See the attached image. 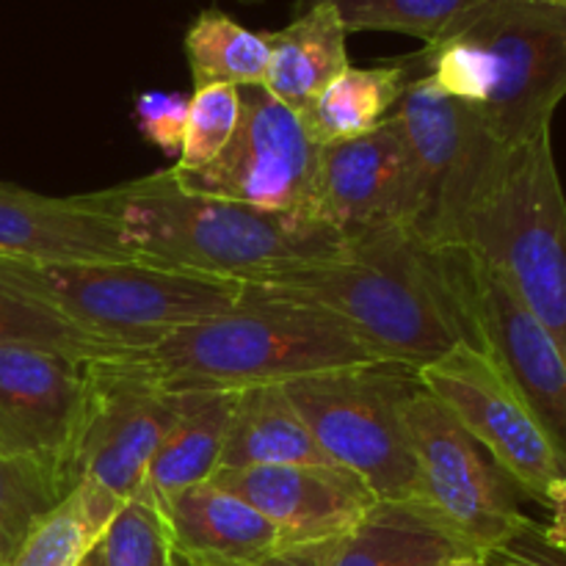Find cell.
<instances>
[{
	"instance_id": "15",
	"label": "cell",
	"mask_w": 566,
	"mask_h": 566,
	"mask_svg": "<svg viewBox=\"0 0 566 566\" xmlns=\"http://www.w3.org/2000/svg\"><path fill=\"white\" fill-rule=\"evenodd\" d=\"M210 481L258 509L285 547L337 542L379 503L357 473L337 464L219 470Z\"/></svg>"
},
{
	"instance_id": "33",
	"label": "cell",
	"mask_w": 566,
	"mask_h": 566,
	"mask_svg": "<svg viewBox=\"0 0 566 566\" xmlns=\"http://www.w3.org/2000/svg\"><path fill=\"white\" fill-rule=\"evenodd\" d=\"M332 545V542H329ZM329 545H296V547H282L280 553H274V556L263 558V562L258 564H249V566H321L324 564V556L326 551H329ZM175 558V556H171ZM175 566H188L182 562H177L175 558Z\"/></svg>"
},
{
	"instance_id": "8",
	"label": "cell",
	"mask_w": 566,
	"mask_h": 566,
	"mask_svg": "<svg viewBox=\"0 0 566 566\" xmlns=\"http://www.w3.org/2000/svg\"><path fill=\"white\" fill-rule=\"evenodd\" d=\"M418 497L470 553L501 556L534 531L514 486L479 440L418 381L403 398Z\"/></svg>"
},
{
	"instance_id": "14",
	"label": "cell",
	"mask_w": 566,
	"mask_h": 566,
	"mask_svg": "<svg viewBox=\"0 0 566 566\" xmlns=\"http://www.w3.org/2000/svg\"><path fill=\"white\" fill-rule=\"evenodd\" d=\"M86 387L88 359L25 343L0 348V453L48 468L66 495Z\"/></svg>"
},
{
	"instance_id": "11",
	"label": "cell",
	"mask_w": 566,
	"mask_h": 566,
	"mask_svg": "<svg viewBox=\"0 0 566 566\" xmlns=\"http://www.w3.org/2000/svg\"><path fill=\"white\" fill-rule=\"evenodd\" d=\"M191 396H171L88 363V387L72 446L66 481L77 490L88 520L105 534L111 520L142 486L147 464L186 412Z\"/></svg>"
},
{
	"instance_id": "1",
	"label": "cell",
	"mask_w": 566,
	"mask_h": 566,
	"mask_svg": "<svg viewBox=\"0 0 566 566\" xmlns=\"http://www.w3.org/2000/svg\"><path fill=\"white\" fill-rule=\"evenodd\" d=\"M243 296L315 310L352 332L379 363L412 370L462 340L431 249L407 230L357 235L337 258L254 276L243 282Z\"/></svg>"
},
{
	"instance_id": "17",
	"label": "cell",
	"mask_w": 566,
	"mask_h": 566,
	"mask_svg": "<svg viewBox=\"0 0 566 566\" xmlns=\"http://www.w3.org/2000/svg\"><path fill=\"white\" fill-rule=\"evenodd\" d=\"M0 258L42 265L138 260L119 227L75 197H44L11 182H0Z\"/></svg>"
},
{
	"instance_id": "10",
	"label": "cell",
	"mask_w": 566,
	"mask_h": 566,
	"mask_svg": "<svg viewBox=\"0 0 566 566\" xmlns=\"http://www.w3.org/2000/svg\"><path fill=\"white\" fill-rule=\"evenodd\" d=\"M464 343L484 352L566 459V359L501 271L470 247H429Z\"/></svg>"
},
{
	"instance_id": "12",
	"label": "cell",
	"mask_w": 566,
	"mask_h": 566,
	"mask_svg": "<svg viewBox=\"0 0 566 566\" xmlns=\"http://www.w3.org/2000/svg\"><path fill=\"white\" fill-rule=\"evenodd\" d=\"M241 119L219 158L193 171L171 166L182 191L315 219L324 149L310 142L296 111L265 86H241Z\"/></svg>"
},
{
	"instance_id": "3",
	"label": "cell",
	"mask_w": 566,
	"mask_h": 566,
	"mask_svg": "<svg viewBox=\"0 0 566 566\" xmlns=\"http://www.w3.org/2000/svg\"><path fill=\"white\" fill-rule=\"evenodd\" d=\"M116 374L171 396L287 385L379 359L326 315L265 298L193 321L138 352L99 359Z\"/></svg>"
},
{
	"instance_id": "24",
	"label": "cell",
	"mask_w": 566,
	"mask_h": 566,
	"mask_svg": "<svg viewBox=\"0 0 566 566\" xmlns=\"http://www.w3.org/2000/svg\"><path fill=\"white\" fill-rule=\"evenodd\" d=\"M193 92L205 86H263L269 72L265 33L238 25L219 9H205L186 31Z\"/></svg>"
},
{
	"instance_id": "4",
	"label": "cell",
	"mask_w": 566,
	"mask_h": 566,
	"mask_svg": "<svg viewBox=\"0 0 566 566\" xmlns=\"http://www.w3.org/2000/svg\"><path fill=\"white\" fill-rule=\"evenodd\" d=\"M412 64L492 142L520 147L551 130L566 97V0H481Z\"/></svg>"
},
{
	"instance_id": "5",
	"label": "cell",
	"mask_w": 566,
	"mask_h": 566,
	"mask_svg": "<svg viewBox=\"0 0 566 566\" xmlns=\"http://www.w3.org/2000/svg\"><path fill=\"white\" fill-rule=\"evenodd\" d=\"M0 276L75 329L127 352L153 346L180 326L243 302L241 282L147 260L42 265L0 258Z\"/></svg>"
},
{
	"instance_id": "20",
	"label": "cell",
	"mask_w": 566,
	"mask_h": 566,
	"mask_svg": "<svg viewBox=\"0 0 566 566\" xmlns=\"http://www.w3.org/2000/svg\"><path fill=\"white\" fill-rule=\"evenodd\" d=\"M348 31L337 11L310 3L293 22L265 33L269 72L263 86L280 103L302 114L348 64Z\"/></svg>"
},
{
	"instance_id": "36",
	"label": "cell",
	"mask_w": 566,
	"mask_h": 566,
	"mask_svg": "<svg viewBox=\"0 0 566 566\" xmlns=\"http://www.w3.org/2000/svg\"><path fill=\"white\" fill-rule=\"evenodd\" d=\"M241 3H260V0H241Z\"/></svg>"
},
{
	"instance_id": "31",
	"label": "cell",
	"mask_w": 566,
	"mask_h": 566,
	"mask_svg": "<svg viewBox=\"0 0 566 566\" xmlns=\"http://www.w3.org/2000/svg\"><path fill=\"white\" fill-rule=\"evenodd\" d=\"M188 105L191 97L177 92H144L136 97V119L138 130L147 142L164 149L166 155L180 158L182 138L188 125Z\"/></svg>"
},
{
	"instance_id": "23",
	"label": "cell",
	"mask_w": 566,
	"mask_h": 566,
	"mask_svg": "<svg viewBox=\"0 0 566 566\" xmlns=\"http://www.w3.org/2000/svg\"><path fill=\"white\" fill-rule=\"evenodd\" d=\"M412 75V64L403 61L381 66H346L298 114L304 133L310 142L326 149L376 130L392 114Z\"/></svg>"
},
{
	"instance_id": "25",
	"label": "cell",
	"mask_w": 566,
	"mask_h": 566,
	"mask_svg": "<svg viewBox=\"0 0 566 566\" xmlns=\"http://www.w3.org/2000/svg\"><path fill=\"white\" fill-rule=\"evenodd\" d=\"M337 11L348 33L390 31L434 44L481 0H310Z\"/></svg>"
},
{
	"instance_id": "18",
	"label": "cell",
	"mask_w": 566,
	"mask_h": 566,
	"mask_svg": "<svg viewBox=\"0 0 566 566\" xmlns=\"http://www.w3.org/2000/svg\"><path fill=\"white\" fill-rule=\"evenodd\" d=\"M171 556L188 566H249L285 547L280 531L213 481L191 486L158 509Z\"/></svg>"
},
{
	"instance_id": "26",
	"label": "cell",
	"mask_w": 566,
	"mask_h": 566,
	"mask_svg": "<svg viewBox=\"0 0 566 566\" xmlns=\"http://www.w3.org/2000/svg\"><path fill=\"white\" fill-rule=\"evenodd\" d=\"M14 343L59 348V352L75 354V357L88 359V363L130 354L127 348L75 329L70 321L55 315L44 304L33 302L31 296L17 291L14 285H9L0 276V348L14 346Z\"/></svg>"
},
{
	"instance_id": "28",
	"label": "cell",
	"mask_w": 566,
	"mask_h": 566,
	"mask_svg": "<svg viewBox=\"0 0 566 566\" xmlns=\"http://www.w3.org/2000/svg\"><path fill=\"white\" fill-rule=\"evenodd\" d=\"M99 539L103 534L88 520L81 492L72 490L28 531L9 562L0 566H81Z\"/></svg>"
},
{
	"instance_id": "22",
	"label": "cell",
	"mask_w": 566,
	"mask_h": 566,
	"mask_svg": "<svg viewBox=\"0 0 566 566\" xmlns=\"http://www.w3.org/2000/svg\"><path fill=\"white\" fill-rule=\"evenodd\" d=\"M263 464H335L321 451L313 431L287 396L285 385H265L238 392L232 409L219 470L263 468Z\"/></svg>"
},
{
	"instance_id": "21",
	"label": "cell",
	"mask_w": 566,
	"mask_h": 566,
	"mask_svg": "<svg viewBox=\"0 0 566 566\" xmlns=\"http://www.w3.org/2000/svg\"><path fill=\"white\" fill-rule=\"evenodd\" d=\"M235 398L238 392L191 396L182 418L166 434L153 462L147 464L136 495L153 503L155 509H164L180 492L213 479L224 457Z\"/></svg>"
},
{
	"instance_id": "34",
	"label": "cell",
	"mask_w": 566,
	"mask_h": 566,
	"mask_svg": "<svg viewBox=\"0 0 566 566\" xmlns=\"http://www.w3.org/2000/svg\"><path fill=\"white\" fill-rule=\"evenodd\" d=\"M495 556H459L453 558V562L442 564V566H497L495 562H492Z\"/></svg>"
},
{
	"instance_id": "19",
	"label": "cell",
	"mask_w": 566,
	"mask_h": 566,
	"mask_svg": "<svg viewBox=\"0 0 566 566\" xmlns=\"http://www.w3.org/2000/svg\"><path fill=\"white\" fill-rule=\"evenodd\" d=\"M470 553L420 501H379L321 566H442Z\"/></svg>"
},
{
	"instance_id": "2",
	"label": "cell",
	"mask_w": 566,
	"mask_h": 566,
	"mask_svg": "<svg viewBox=\"0 0 566 566\" xmlns=\"http://www.w3.org/2000/svg\"><path fill=\"white\" fill-rule=\"evenodd\" d=\"M75 199L114 221L138 260L241 285L271 271L337 258L354 243L310 216L182 191L169 169Z\"/></svg>"
},
{
	"instance_id": "7",
	"label": "cell",
	"mask_w": 566,
	"mask_h": 566,
	"mask_svg": "<svg viewBox=\"0 0 566 566\" xmlns=\"http://www.w3.org/2000/svg\"><path fill=\"white\" fill-rule=\"evenodd\" d=\"M418 381V370L374 363L287 381L285 390L332 462L357 473L379 501H415L418 464L401 409Z\"/></svg>"
},
{
	"instance_id": "30",
	"label": "cell",
	"mask_w": 566,
	"mask_h": 566,
	"mask_svg": "<svg viewBox=\"0 0 566 566\" xmlns=\"http://www.w3.org/2000/svg\"><path fill=\"white\" fill-rule=\"evenodd\" d=\"M241 119V97L235 86L197 88L188 105L186 138L175 169L193 171L219 158Z\"/></svg>"
},
{
	"instance_id": "29",
	"label": "cell",
	"mask_w": 566,
	"mask_h": 566,
	"mask_svg": "<svg viewBox=\"0 0 566 566\" xmlns=\"http://www.w3.org/2000/svg\"><path fill=\"white\" fill-rule=\"evenodd\" d=\"M103 566H175L169 534L158 509L130 497L99 539Z\"/></svg>"
},
{
	"instance_id": "13",
	"label": "cell",
	"mask_w": 566,
	"mask_h": 566,
	"mask_svg": "<svg viewBox=\"0 0 566 566\" xmlns=\"http://www.w3.org/2000/svg\"><path fill=\"white\" fill-rule=\"evenodd\" d=\"M420 385L490 451L503 473L531 501L551 506L562 484L564 457L512 381L470 343L459 340L446 357L418 370Z\"/></svg>"
},
{
	"instance_id": "35",
	"label": "cell",
	"mask_w": 566,
	"mask_h": 566,
	"mask_svg": "<svg viewBox=\"0 0 566 566\" xmlns=\"http://www.w3.org/2000/svg\"><path fill=\"white\" fill-rule=\"evenodd\" d=\"M81 566H103V553H99V545L94 547L86 558H83Z\"/></svg>"
},
{
	"instance_id": "27",
	"label": "cell",
	"mask_w": 566,
	"mask_h": 566,
	"mask_svg": "<svg viewBox=\"0 0 566 566\" xmlns=\"http://www.w3.org/2000/svg\"><path fill=\"white\" fill-rule=\"evenodd\" d=\"M64 497V486L48 468L0 453V564L9 562L28 531Z\"/></svg>"
},
{
	"instance_id": "32",
	"label": "cell",
	"mask_w": 566,
	"mask_h": 566,
	"mask_svg": "<svg viewBox=\"0 0 566 566\" xmlns=\"http://www.w3.org/2000/svg\"><path fill=\"white\" fill-rule=\"evenodd\" d=\"M547 512H551V523L542 531V539H545L547 547L566 556V459L562 462V484L553 492Z\"/></svg>"
},
{
	"instance_id": "9",
	"label": "cell",
	"mask_w": 566,
	"mask_h": 566,
	"mask_svg": "<svg viewBox=\"0 0 566 566\" xmlns=\"http://www.w3.org/2000/svg\"><path fill=\"white\" fill-rule=\"evenodd\" d=\"M407 149L412 175V235L426 247H464L475 202L506 155L473 111L429 75H412L387 116Z\"/></svg>"
},
{
	"instance_id": "6",
	"label": "cell",
	"mask_w": 566,
	"mask_h": 566,
	"mask_svg": "<svg viewBox=\"0 0 566 566\" xmlns=\"http://www.w3.org/2000/svg\"><path fill=\"white\" fill-rule=\"evenodd\" d=\"M464 247L490 260L566 359V197L551 130L506 149Z\"/></svg>"
},
{
	"instance_id": "16",
	"label": "cell",
	"mask_w": 566,
	"mask_h": 566,
	"mask_svg": "<svg viewBox=\"0 0 566 566\" xmlns=\"http://www.w3.org/2000/svg\"><path fill=\"white\" fill-rule=\"evenodd\" d=\"M315 219L348 238L381 230L412 232V175L390 119L354 142L324 149Z\"/></svg>"
}]
</instances>
